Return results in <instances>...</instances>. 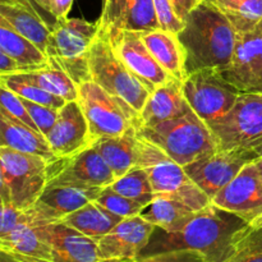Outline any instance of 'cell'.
I'll use <instances>...</instances> for the list:
<instances>
[{
  "mask_svg": "<svg viewBox=\"0 0 262 262\" xmlns=\"http://www.w3.org/2000/svg\"><path fill=\"white\" fill-rule=\"evenodd\" d=\"M250 225L243 217L211 204L171 229L155 227L138 258L189 250L202 253L209 262H227Z\"/></svg>",
  "mask_w": 262,
  "mask_h": 262,
  "instance_id": "cell-1",
  "label": "cell"
},
{
  "mask_svg": "<svg viewBox=\"0 0 262 262\" xmlns=\"http://www.w3.org/2000/svg\"><path fill=\"white\" fill-rule=\"evenodd\" d=\"M186 55L187 76L201 69L229 68L238 42V31L211 3L202 0L178 33Z\"/></svg>",
  "mask_w": 262,
  "mask_h": 262,
  "instance_id": "cell-2",
  "label": "cell"
},
{
  "mask_svg": "<svg viewBox=\"0 0 262 262\" xmlns=\"http://www.w3.org/2000/svg\"><path fill=\"white\" fill-rule=\"evenodd\" d=\"M137 133L182 166L219 150L212 130L193 112L154 127H140Z\"/></svg>",
  "mask_w": 262,
  "mask_h": 262,
  "instance_id": "cell-3",
  "label": "cell"
},
{
  "mask_svg": "<svg viewBox=\"0 0 262 262\" xmlns=\"http://www.w3.org/2000/svg\"><path fill=\"white\" fill-rule=\"evenodd\" d=\"M50 161L0 146V202L30 210L46 188Z\"/></svg>",
  "mask_w": 262,
  "mask_h": 262,
  "instance_id": "cell-4",
  "label": "cell"
},
{
  "mask_svg": "<svg viewBox=\"0 0 262 262\" xmlns=\"http://www.w3.org/2000/svg\"><path fill=\"white\" fill-rule=\"evenodd\" d=\"M97 32L99 22L82 18H63L51 27L46 55L50 64L63 69L77 86L91 81L89 58Z\"/></svg>",
  "mask_w": 262,
  "mask_h": 262,
  "instance_id": "cell-5",
  "label": "cell"
},
{
  "mask_svg": "<svg viewBox=\"0 0 262 262\" xmlns=\"http://www.w3.org/2000/svg\"><path fill=\"white\" fill-rule=\"evenodd\" d=\"M89 67L91 81L127 101L138 113L142 110L151 90L115 54L109 33L99 30L90 50Z\"/></svg>",
  "mask_w": 262,
  "mask_h": 262,
  "instance_id": "cell-6",
  "label": "cell"
},
{
  "mask_svg": "<svg viewBox=\"0 0 262 262\" xmlns=\"http://www.w3.org/2000/svg\"><path fill=\"white\" fill-rule=\"evenodd\" d=\"M78 90V101L89 123L92 143L138 128L140 113L127 101L109 94L94 81L79 84Z\"/></svg>",
  "mask_w": 262,
  "mask_h": 262,
  "instance_id": "cell-7",
  "label": "cell"
},
{
  "mask_svg": "<svg viewBox=\"0 0 262 262\" xmlns=\"http://www.w3.org/2000/svg\"><path fill=\"white\" fill-rule=\"evenodd\" d=\"M209 127L220 150H256L262 145V94L242 92L234 106Z\"/></svg>",
  "mask_w": 262,
  "mask_h": 262,
  "instance_id": "cell-8",
  "label": "cell"
},
{
  "mask_svg": "<svg viewBox=\"0 0 262 262\" xmlns=\"http://www.w3.org/2000/svg\"><path fill=\"white\" fill-rule=\"evenodd\" d=\"M183 92L192 112L207 125L224 117L242 94L225 79L223 72L210 68L188 74Z\"/></svg>",
  "mask_w": 262,
  "mask_h": 262,
  "instance_id": "cell-9",
  "label": "cell"
},
{
  "mask_svg": "<svg viewBox=\"0 0 262 262\" xmlns=\"http://www.w3.org/2000/svg\"><path fill=\"white\" fill-rule=\"evenodd\" d=\"M117 181L110 166L94 145L66 158L50 161L46 187L72 186L105 188Z\"/></svg>",
  "mask_w": 262,
  "mask_h": 262,
  "instance_id": "cell-10",
  "label": "cell"
},
{
  "mask_svg": "<svg viewBox=\"0 0 262 262\" xmlns=\"http://www.w3.org/2000/svg\"><path fill=\"white\" fill-rule=\"evenodd\" d=\"M258 152L250 148L216 150L184 166L191 181L209 194L210 199L229 184L239 171L258 158Z\"/></svg>",
  "mask_w": 262,
  "mask_h": 262,
  "instance_id": "cell-11",
  "label": "cell"
},
{
  "mask_svg": "<svg viewBox=\"0 0 262 262\" xmlns=\"http://www.w3.org/2000/svg\"><path fill=\"white\" fill-rule=\"evenodd\" d=\"M92 145L101 154L117 178L136 166L150 168L169 158L158 146L141 137L137 128L118 137L101 138Z\"/></svg>",
  "mask_w": 262,
  "mask_h": 262,
  "instance_id": "cell-12",
  "label": "cell"
},
{
  "mask_svg": "<svg viewBox=\"0 0 262 262\" xmlns=\"http://www.w3.org/2000/svg\"><path fill=\"white\" fill-rule=\"evenodd\" d=\"M212 204L247 220L262 217V183L255 161L248 163L237 177L212 197Z\"/></svg>",
  "mask_w": 262,
  "mask_h": 262,
  "instance_id": "cell-13",
  "label": "cell"
},
{
  "mask_svg": "<svg viewBox=\"0 0 262 262\" xmlns=\"http://www.w3.org/2000/svg\"><path fill=\"white\" fill-rule=\"evenodd\" d=\"M109 36L115 54L151 90V92L156 87L174 79V77L154 58L151 51L143 42L140 32L113 31Z\"/></svg>",
  "mask_w": 262,
  "mask_h": 262,
  "instance_id": "cell-14",
  "label": "cell"
},
{
  "mask_svg": "<svg viewBox=\"0 0 262 262\" xmlns=\"http://www.w3.org/2000/svg\"><path fill=\"white\" fill-rule=\"evenodd\" d=\"M241 92L262 94V31L258 27L238 32V42L229 68L223 72Z\"/></svg>",
  "mask_w": 262,
  "mask_h": 262,
  "instance_id": "cell-15",
  "label": "cell"
},
{
  "mask_svg": "<svg viewBox=\"0 0 262 262\" xmlns=\"http://www.w3.org/2000/svg\"><path fill=\"white\" fill-rule=\"evenodd\" d=\"M102 188L55 186L46 187L30 210H26L32 225L61 222L67 215L95 201Z\"/></svg>",
  "mask_w": 262,
  "mask_h": 262,
  "instance_id": "cell-16",
  "label": "cell"
},
{
  "mask_svg": "<svg viewBox=\"0 0 262 262\" xmlns=\"http://www.w3.org/2000/svg\"><path fill=\"white\" fill-rule=\"evenodd\" d=\"M155 225L142 215L123 219L97 241L99 260H137L147 246Z\"/></svg>",
  "mask_w": 262,
  "mask_h": 262,
  "instance_id": "cell-17",
  "label": "cell"
},
{
  "mask_svg": "<svg viewBox=\"0 0 262 262\" xmlns=\"http://www.w3.org/2000/svg\"><path fill=\"white\" fill-rule=\"evenodd\" d=\"M99 30L142 31L160 28L154 0H102Z\"/></svg>",
  "mask_w": 262,
  "mask_h": 262,
  "instance_id": "cell-18",
  "label": "cell"
},
{
  "mask_svg": "<svg viewBox=\"0 0 262 262\" xmlns=\"http://www.w3.org/2000/svg\"><path fill=\"white\" fill-rule=\"evenodd\" d=\"M56 158H66L92 145L89 123L78 100L68 101L59 110L58 119L46 135Z\"/></svg>",
  "mask_w": 262,
  "mask_h": 262,
  "instance_id": "cell-19",
  "label": "cell"
},
{
  "mask_svg": "<svg viewBox=\"0 0 262 262\" xmlns=\"http://www.w3.org/2000/svg\"><path fill=\"white\" fill-rule=\"evenodd\" d=\"M48 243L55 262H97V241L82 234L63 222L33 225Z\"/></svg>",
  "mask_w": 262,
  "mask_h": 262,
  "instance_id": "cell-20",
  "label": "cell"
},
{
  "mask_svg": "<svg viewBox=\"0 0 262 262\" xmlns=\"http://www.w3.org/2000/svg\"><path fill=\"white\" fill-rule=\"evenodd\" d=\"M192 112L183 92V82L174 78L156 87L140 112V127H154Z\"/></svg>",
  "mask_w": 262,
  "mask_h": 262,
  "instance_id": "cell-21",
  "label": "cell"
},
{
  "mask_svg": "<svg viewBox=\"0 0 262 262\" xmlns=\"http://www.w3.org/2000/svg\"><path fill=\"white\" fill-rule=\"evenodd\" d=\"M0 252L20 262H55L48 243L38 235L30 220L20 223L4 237H0Z\"/></svg>",
  "mask_w": 262,
  "mask_h": 262,
  "instance_id": "cell-22",
  "label": "cell"
},
{
  "mask_svg": "<svg viewBox=\"0 0 262 262\" xmlns=\"http://www.w3.org/2000/svg\"><path fill=\"white\" fill-rule=\"evenodd\" d=\"M140 35L158 63L174 78L183 82L187 77L186 55L178 33L156 28L142 31Z\"/></svg>",
  "mask_w": 262,
  "mask_h": 262,
  "instance_id": "cell-23",
  "label": "cell"
},
{
  "mask_svg": "<svg viewBox=\"0 0 262 262\" xmlns=\"http://www.w3.org/2000/svg\"><path fill=\"white\" fill-rule=\"evenodd\" d=\"M0 146L19 152L42 156L48 160L56 159L45 136L35 132L4 113H0Z\"/></svg>",
  "mask_w": 262,
  "mask_h": 262,
  "instance_id": "cell-24",
  "label": "cell"
},
{
  "mask_svg": "<svg viewBox=\"0 0 262 262\" xmlns=\"http://www.w3.org/2000/svg\"><path fill=\"white\" fill-rule=\"evenodd\" d=\"M0 51L17 60L25 68V73L50 66L48 55L32 41L13 30L3 17H0Z\"/></svg>",
  "mask_w": 262,
  "mask_h": 262,
  "instance_id": "cell-25",
  "label": "cell"
},
{
  "mask_svg": "<svg viewBox=\"0 0 262 262\" xmlns=\"http://www.w3.org/2000/svg\"><path fill=\"white\" fill-rule=\"evenodd\" d=\"M122 220L123 217L115 215L97 201H91L81 209L67 215L61 222L77 229L82 234L99 241Z\"/></svg>",
  "mask_w": 262,
  "mask_h": 262,
  "instance_id": "cell-26",
  "label": "cell"
},
{
  "mask_svg": "<svg viewBox=\"0 0 262 262\" xmlns=\"http://www.w3.org/2000/svg\"><path fill=\"white\" fill-rule=\"evenodd\" d=\"M194 212L176 193H161L156 194L141 215L155 227L171 229Z\"/></svg>",
  "mask_w": 262,
  "mask_h": 262,
  "instance_id": "cell-27",
  "label": "cell"
},
{
  "mask_svg": "<svg viewBox=\"0 0 262 262\" xmlns=\"http://www.w3.org/2000/svg\"><path fill=\"white\" fill-rule=\"evenodd\" d=\"M0 17L4 18L12 26L13 30L32 41L40 50L46 54L51 27L45 20L22 8L3 4H0Z\"/></svg>",
  "mask_w": 262,
  "mask_h": 262,
  "instance_id": "cell-28",
  "label": "cell"
},
{
  "mask_svg": "<svg viewBox=\"0 0 262 262\" xmlns=\"http://www.w3.org/2000/svg\"><path fill=\"white\" fill-rule=\"evenodd\" d=\"M20 78L41 87L50 94L63 97L66 101L78 100L79 90L76 82L59 67L50 64L43 69L17 74Z\"/></svg>",
  "mask_w": 262,
  "mask_h": 262,
  "instance_id": "cell-29",
  "label": "cell"
},
{
  "mask_svg": "<svg viewBox=\"0 0 262 262\" xmlns=\"http://www.w3.org/2000/svg\"><path fill=\"white\" fill-rule=\"evenodd\" d=\"M219 8L238 32L255 30L262 22V0H206Z\"/></svg>",
  "mask_w": 262,
  "mask_h": 262,
  "instance_id": "cell-30",
  "label": "cell"
},
{
  "mask_svg": "<svg viewBox=\"0 0 262 262\" xmlns=\"http://www.w3.org/2000/svg\"><path fill=\"white\" fill-rule=\"evenodd\" d=\"M155 194L173 193L191 182V178L184 170V166L179 165L170 158L146 168Z\"/></svg>",
  "mask_w": 262,
  "mask_h": 262,
  "instance_id": "cell-31",
  "label": "cell"
},
{
  "mask_svg": "<svg viewBox=\"0 0 262 262\" xmlns=\"http://www.w3.org/2000/svg\"><path fill=\"white\" fill-rule=\"evenodd\" d=\"M202 0H154L156 17L161 30L179 33L187 18Z\"/></svg>",
  "mask_w": 262,
  "mask_h": 262,
  "instance_id": "cell-32",
  "label": "cell"
},
{
  "mask_svg": "<svg viewBox=\"0 0 262 262\" xmlns=\"http://www.w3.org/2000/svg\"><path fill=\"white\" fill-rule=\"evenodd\" d=\"M110 187L118 193L136 200L146 206L150 205L156 197L150 178H148L147 170L140 166L130 169L124 176L117 178V181L110 184Z\"/></svg>",
  "mask_w": 262,
  "mask_h": 262,
  "instance_id": "cell-33",
  "label": "cell"
},
{
  "mask_svg": "<svg viewBox=\"0 0 262 262\" xmlns=\"http://www.w3.org/2000/svg\"><path fill=\"white\" fill-rule=\"evenodd\" d=\"M0 84L8 87L10 91L15 92L18 96L23 97V99H27L36 104L54 107V109H61L68 102L63 97L50 94L41 87L20 78L17 74L15 76H0Z\"/></svg>",
  "mask_w": 262,
  "mask_h": 262,
  "instance_id": "cell-34",
  "label": "cell"
},
{
  "mask_svg": "<svg viewBox=\"0 0 262 262\" xmlns=\"http://www.w3.org/2000/svg\"><path fill=\"white\" fill-rule=\"evenodd\" d=\"M227 262H262V224H251Z\"/></svg>",
  "mask_w": 262,
  "mask_h": 262,
  "instance_id": "cell-35",
  "label": "cell"
},
{
  "mask_svg": "<svg viewBox=\"0 0 262 262\" xmlns=\"http://www.w3.org/2000/svg\"><path fill=\"white\" fill-rule=\"evenodd\" d=\"M95 201H97L100 205H102V206L106 207L107 210H110V211L114 212L118 216L123 217V219L141 215L143 210L146 209V205L118 193L110 186L102 188Z\"/></svg>",
  "mask_w": 262,
  "mask_h": 262,
  "instance_id": "cell-36",
  "label": "cell"
},
{
  "mask_svg": "<svg viewBox=\"0 0 262 262\" xmlns=\"http://www.w3.org/2000/svg\"><path fill=\"white\" fill-rule=\"evenodd\" d=\"M0 104H2L0 113H4V114L9 115V117L19 120L20 123H23V124H26L27 127H30L31 129H33L35 132L41 133L40 129L37 128V125L35 124L33 119L31 118L27 107L23 104L22 97L18 96L15 92L10 91L8 87L3 86V84H0ZM41 135H42V133H41Z\"/></svg>",
  "mask_w": 262,
  "mask_h": 262,
  "instance_id": "cell-37",
  "label": "cell"
},
{
  "mask_svg": "<svg viewBox=\"0 0 262 262\" xmlns=\"http://www.w3.org/2000/svg\"><path fill=\"white\" fill-rule=\"evenodd\" d=\"M22 101L23 104H25V106L27 107L31 118L33 119L35 124L37 125L40 132L46 137V135L50 132L51 128H53L54 124L56 123L59 110L60 109H54V107L45 106V105L36 104V102L30 101V100L27 99H23V97Z\"/></svg>",
  "mask_w": 262,
  "mask_h": 262,
  "instance_id": "cell-38",
  "label": "cell"
},
{
  "mask_svg": "<svg viewBox=\"0 0 262 262\" xmlns=\"http://www.w3.org/2000/svg\"><path fill=\"white\" fill-rule=\"evenodd\" d=\"M132 262H209L202 253L197 251L181 250L170 251V252L158 253V255L147 256V257L137 258Z\"/></svg>",
  "mask_w": 262,
  "mask_h": 262,
  "instance_id": "cell-39",
  "label": "cell"
},
{
  "mask_svg": "<svg viewBox=\"0 0 262 262\" xmlns=\"http://www.w3.org/2000/svg\"><path fill=\"white\" fill-rule=\"evenodd\" d=\"M28 215L23 210L17 209L8 202H2V222H0V237L12 232L23 222H27Z\"/></svg>",
  "mask_w": 262,
  "mask_h": 262,
  "instance_id": "cell-40",
  "label": "cell"
},
{
  "mask_svg": "<svg viewBox=\"0 0 262 262\" xmlns=\"http://www.w3.org/2000/svg\"><path fill=\"white\" fill-rule=\"evenodd\" d=\"M0 4L3 5H10V7H17L22 8V9L28 10L30 13L35 14L36 17L41 18L42 20H45L50 27H53L55 25L56 19L50 14V13L46 12L45 9L40 7L36 0H0Z\"/></svg>",
  "mask_w": 262,
  "mask_h": 262,
  "instance_id": "cell-41",
  "label": "cell"
},
{
  "mask_svg": "<svg viewBox=\"0 0 262 262\" xmlns=\"http://www.w3.org/2000/svg\"><path fill=\"white\" fill-rule=\"evenodd\" d=\"M22 73H25V68L4 51H0V76H15Z\"/></svg>",
  "mask_w": 262,
  "mask_h": 262,
  "instance_id": "cell-42",
  "label": "cell"
},
{
  "mask_svg": "<svg viewBox=\"0 0 262 262\" xmlns=\"http://www.w3.org/2000/svg\"><path fill=\"white\" fill-rule=\"evenodd\" d=\"M74 0H50V13L56 20L68 18Z\"/></svg>",
  "mask_w": 262,
  "mask_h": 262,
  "instance_id": "cell-43",
  "label": "cell"
},
{
  "mask_svg": "<svg viewBox=\"0 0 262 262\" xmlns=\"http://www.w3.org/2000/svg\"><path fill=\"white\" fill-rule=\"evenodd\" d=\"M36 2L40 4V7L42 8V9H45L48 13H50V0H36ZM50 14H51V13H50ZM51 15H53V14H51Z\"/></svg>",
  "mask_w": 262,
  "mask_h": 262,
  "instance_id": "cell-44",
  "label": "cell"
},
{
  "mask_svg": "<svg viewBox=\"0 0 262 262\" xmlns=\"http://www.w3.org/2000/svg\"><path fill=\"white\" fill-rule=\"evenodd\" d=\"M0 262H20L18 260H15V258L10 257L9 255H7L5 252H0Z\"/></svg>",
  "mask_w": 262,
  "mask_h": 262,
  "instance_id": "cell-45",
  "label": "cell"
},
{
  "mask_svg": "<svg viewBox=\"0 0 262 262\" xmlns=\"http://www.w3.org/2000/svg\"><path fill=\"white\" fill-rule=\"evenodd\" d=\"M255 164L258 169V174H260V179H261V183H262V155L258 156V158L256 159Z\"/></svg>",
  "mask_w": 262,
  "mask_h": 262,
  "instance_id": "cell-46",
  "label": "cell"
},
{
  "mask_svg": "<svg viewBox=\"0 0 262 262\" xmlns=\"http://www.w3.org/2000/svg\"><path fill=\"white\" fill-rule=\"evenodd\" d=\"M97 262H132L127 260H99Z\"/></svg>",
  "mask_w": 262,
  "mask_h": 262,
  "instance_id": "cell-47",
  "label": "cell"
},
{
  "mask_svg": "<svg viewBox=\"0 0 262 262\" xmlns=\"http://www.w3.org/2000/svg\"><path fill=\"white\" fill-rule=\"evenodd\" d=\"M256 151H257V152H258V155H262V145L260 146V147H257V148H256Z\"/></svg>",
  "mask_w": 262,
  "mask_h": 262,
  "instance_id": "cell-48",
  "label": "cell"
},
{
  "mask_svg": "<svg viewBox=\"0 0 262 262\" xmlns=\"http://www.w3.org/2000/svg\"><path fill=\"white\" fill-rule=\"evenodd\" d=\"M252 224H262V220H260V222H256V223H252Z\"/></svg>",
  "mask_w": 262,
  "mask_h": 262,
  "instance_id": "cell-49",
  "label": "cell"
},
{
  "mask_svg": "<svg viewBox=\"0 0 262 262\" xmlns=\"http://www.w3.org/2000/svg\"><path fill=\"white\" fill-rule=\"evenodd\" d=\"M258 28H260V30L262 31V22L260 23V25H258Z\"/></svg>",
  "mask_w": 262,
  "mask_h": 262,
  "instance_id": "cell-50",
  "label": "cell"
},
{
  "mask_svg": "<svg viewBox=\"0 0 262 262\" xmlns=\"http://www.w3.org/2000/svg\"><path fill=\"white\" fill-rule=\"evenodd\" d=\"M260 220H262V217H261V219H260ZM260 220H257V222H260ZM255 223H256V222H255Z\"/></svg>",
  "mask_w": 262,
  "mask_h": 262,
  "instance_id": "cell-51",
  "label": "cell"
}]
</instances>
